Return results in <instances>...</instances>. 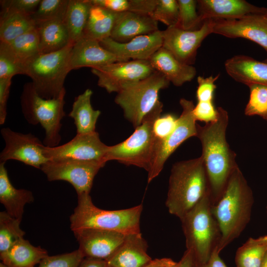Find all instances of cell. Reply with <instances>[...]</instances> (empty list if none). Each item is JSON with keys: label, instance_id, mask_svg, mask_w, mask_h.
<instances>
[{"label": "cell", "instance_id": "6da1fadb", "mask_svg": "<svg viewBox=\"0 0 267 267\" xmlns=\"http://www.w3.org/2000/svg\"><path fill=\"white\" fill-rule=\"evenodd\" d=\"M216 121L203 126L197 124V136L202 145V155L206 169L212 205L221 196L235 169L238 167L236 154L226 139L228 115L218 107Z\"/></svg>", "mask_w": 267, "mask_h": 267}, {"label": "cell", "instance_id": "7a4b0ae2", "mask_svg": "<svg viewBox=\"0 0 267 267\" xmlns=\"http://www.w3.org/2000/svg\"><path fill=\"white\" fill-rule=\"evenodd\" d=\"M253 203L252 191L238 166L230 175L220 198L212 205V212L221 232L217 245L219 253L245 229L250 220Z\"/></svg>", "mask_w": 267, "mask_h": 267}, {"label": "cell", "instance_id": "3957f363", "mask_svg": "<svg viewBox=\"0 0 267 267\" xmlns=\"http://www.w3.org/2000/svg\"><path fill=\"white\" fill-rule=\"evenodd\" d=\"M209 191L202 157L179 161L171 169L165 205L180 219Z\"/></svg>", "mask_w": 267, "mask_h": 267}, {"label": "cell", "instance_id": "277c9868", "mask_svg": "<svg viewBox=\"0 0 267 267\" xmlns=\"http://www.w3.org/2000/svg\"><path fill=\"white\" fill-rule=\"evenodd\" d=\"M77 196V205L70 217V228L73 231L94 228L115 231L125 235L141 232L142 204L126 209L106 210L94 205L89 193Z\"/></svg>", "mask_w": 267, "mask_h": 267}, {"label": "cell", "instance_id": "5b68a950", "mask_svg": "<svg viewBox=\"0 0 267 267\" xmlns=\"http://www.w3.org/2000/svg\"><path fill=\"white\" fill-rule=\"evenodd\" d=\"M162 108L163 104L159 101L130 136L120 143L109 146L105 161L116 160L126 165L143 168L148 172L161 140L154 133V125L161 116Z\"/></svg>", "mask_w": 267, "mask_h": 267}, {"label": "cell", "instance_id": "8992f818", "mask_svg": "<svg viewBox=\"0 0 267 267\" xmlns=\"http://www.w3.org/2000/svg\"><path fill=\"white\" fill-rule=\"evenodd\" d=\"M210 191L181 219L186 249L195 263H206L219 244L221 232L212 212Z\"/></svg>", "mask_w": 267, "mask_h": 267}, {"label": "cell", "instance_id": "52a82bcc", "mask_svg": "<svg viewBox=\"0 0 267 267\" xmlns=\"http://www.w3.org/2000/svg\"><path fill=\"white\" fill-rule=\"evenodd\" d=\"M73 44L62 49L39 53L24 63V74L29 76L38 95L44 99L57 98L65 89L64 83L72 70L70 55Z\"/></svg>", "mask_w": 267, "mask_h": 267}, {"label": "cell", "instance_id": "ba28073f", "mask_svg": "<svg viewBox=\"0 0 267 267\" xmlns=\"http://www.w3.org/2000/svg\"><path fill=\"white\" fill-rule=\"evenodd\" d=\"M65 94L64 89L57 98L44 99L38 95L32 82L24 86L20 97L23 114L29 124H40L43 128L45 131L43 144L45 146H58L61 140L60 131L61 121L65 116Z\"/></svg>", "mask_w": 267, "mask_h": 267}, {"label": "cell", "instance_id": "9c48e42d", "mask_svg": "<svg viewBox=\"0 0 267 267\" xmlns=\"http://www.w3.org/2000/svg\"><path fill=\"white\" fill-rule=\"evenodd\" d=\"M169 84L163 75L155 71L144 79L124 86L117 93L115 102L123 110L125 118L136 128L159 101L160 90Z\"/></svg>", "mask_w": 267, "mask_h": 267}, {"label": "cell", "instance_id": "30bf717a", "mask_svg": "<svg viewBox=\"0 0 267 267\" xmlns=\"http://www.w3.org/2000/svg\"><path fill=\"white\" fill-rule=\"evenodd\" d=\"M106 162L71 159L48 160L41 171L48 181L64 180L70 183L77 194L89 193L94 178Z\"/></svg>", "mask_w": 267, "mask_h": 267}, {"label": "cell", "instance_id": "8fae6325", "mask_svg": "<svg viewBox=\"0 0 267 267\" xmlns=\"http://www.w3.org/2000/svg\"><path fill=\"white\" fill-rule=\"evenodd\" d=\"M179 103L182 113L177 120L173 131L160 140L155 160L148 172V183L159 175L167 160L183 142L197 136V124L193 113L195 105L192 101L185 98L180 99Z\"/></svg>", "mask_w": 267, "mask_h": 267}, {"label": "cell", "instance_id": "7c38bea8", "mask_svg": "<svg viewBox=\"0 0 267 267\" xmlns=\"http://www.w3.org/2000/svg\"><path fill=\"white\" fill-rule=\"evenodd\" d=\"M98 78L97 84L108 92H118L126 85L144 79L155 70L148 60L117 61L91 68Z\"/></svg>", "mask_w": 267, "mask_h": 267}, {"label": "cell", "instance_id": "4fadbf2b", "mask_svg": "<svg viewBox=\"0 0 267 267\" xmlns=\"http://www.w3.org/2000/svg\"><path fill=\"white\" fill-rule=\"evenodd\" d=\"M0 133L5 146L0 154V163L15 160L40 169L48 161L43 154L44 144L31 133L24 134L8 128H2Z\"/></svg>", "mask_w": 267, "mask_h": 267}, {"label": "cell", "instance_id": "5bb4252c", "mask_svg": "<svg viewBox=\"0 0 267 267\" xmlns=\"http://www.w3.org/2000/svg\"><path fill=\"white\" fill-rule=\"evenodd\" d=\"M212 33V19H207L196 30H185L177 26L162 31V47L179 61L189 65L195 62L197 51L203 41Z\"/></svg>", "mask_w": 267, "mask_h": 267}, {"label": "cell", "instance_id": "9a60e30c", "mask_svg": "<svg viewBox=\"0 0 267 267\" xmlns=\"http://www.w3.org/2000/svg\"><path fill=\"white\" fill-rule=\"evenodd\" d=\"M109 146L100 140L95 131L87 134H77L68 142L50 147L43 146L44 155L48 160L71 159L82 160L105 161Z\"/></svg>", "mask_w": 267, "mask_h": 267}, {"label": "cell", "instance_id": "2e32d148", "mask_svg": "<svg viewBox=\"0 0 267 267\" xmlns=\"http://www.w3.org/2000/svg\"><path fill=\"white\" fill-rule=\"evenodd\" d=\"M212 33L229 38H244L262 46L267 52V15L251 14L236 19H211Z\"/></svg>", "mask_w": 267, "mask_h": 267}, {"label": "cell", "instance_id": "e0dca14e", "mask_svg": "<svg viewBox=\"0 0 267 267\" xmlns=\"http://www.w3.org/2000/svg\"><path fill=\"white\" fill-rule=\"evenodd\" d=\"M105 49L116 56L122 61L131 60H148L162 47V31L136 37L125 43H119L110 37L100 42Z\"/></svg>", "mask_w": 267, "mask_h": 267}, {"label": "cell", "instance_id": "ac0fdd59", "mask_svg": "<svg viewBox=\"0 0 267 267\" xmlns=\"http://www.w3.org/2000/svg\"><path fill=\"white\" fill-rule=\"evenodd\" d=\"M79 249L85 258L106 260L124 240L126 235L112 230L85 228L73 231Z\"/></svg>", "mask_w": 267, "mask_h": 267}, {"label": "cell", "instance_id": "d6986e66", "mask_svg": "<svg viewBox=\"0 0 267 267\" xmlns=\"http://www.w3.org/2000/svg\"><path fill=\"white\" fill-rule=\"evenodd\" d=\"M117 61H122L102 46L99 41L85 36L73 44L70 51L71 70L96 68Z\"/></svg>", "mask_w": 267, "mask_h": 267}, {"label": "cell", "instance_id": "ffe728a7", "mask_svg": "<svg viewBox=\"0 0 267 267\" xmlns=\"http://www.w3.org/2000/svg\"><path fill=\"white\" fill-rule=\"evenodd\" d=\"M197 7L203 21L210 19H236L249 14L267 12V8L244 0H199Z\"/></svg>", "mask_w": 267, "mask_h": 267}, {"label": "cell", "instance_id": "44dd1931", "mask_svg": "<svg viewBox=\"0 0 267 267\" xmlns=\"http://www.w3.org/2000/svg\"><path fill=\"white\" fill-rule=\"evenodd\" d=\"M148 245L140 233L126 235L121 245L105 260L107 267H142L151 260Z\"/></svg>", "mask_w": 267, "mask_h": 267}, {"label": "cell", "instance_id": "7402d4cb", "mask_svg": "<svg viewBox=\"0 0 267 267\" xmlns=\"http://www.w3.org/2000/svg\"><path fill=\"white\" fill-rule=\"evenodd\" d=\"M158 22L149 15L125 12L118 13L110 38L119 43L159 30Z\"/></svg>", "mask_w": 267, "mask_h": 267}, {"label": "cell", "instance_id": "603a6c76", "mask_svg": "<svg viewBox=\"0 0 267 267\" xmlns=\"http://www.w3.org/2000/svg\"><path fill=\"white\" fill-rule=\"evenodd\" d=\"M148 61L155 71L161 73L175 86L179 87L191 81L196 74L194 67L180 62L163 47L155 52Z\"/></svg>", "mask_w": 267, "mask_h": 267}, {"label": "cell", "instance_id": "cb8c5ba5", "mask_svg": "<svg viewBox=\"0 0 267 267\" xmlns=\"http://www.w3.org/2000/svg\"><path fill=\"white\" fill-rule=\"evenodd\" d=\"M224 67L227 74L235 81L248 86L267 85V63L244 55L234 56L226 60Z\"/></svg>", "mask_w": 267, "mask_h": 267}, {"label": "cell", "instance_id": "d4e9b609", "mask_svg": "<svg viewBox=\"0 0 267 267\" xmlns=\"http://www.w3.org/2000/svg\"><path fill=\"white\" fill-rule=\"evenodd\" d=\"M4 164L0 163V202L9 215L21 222L24 206L34 201V196L30 190L13 186Z\"/></svg>", "mask_w": 267, "mask_h": 267}, {"label": "cell", "instance_id": "484cf974", "mask_svg": "<svg viewBox=\"0 0 267 267\" xmlns=\"http://www.w3.org/2000/svg\"><path fill=\"white\" fill-rule=\"evenodd\" d=\"M36 26L39 34L40 53L57 51L71 43L63 18L36 22Z\"/></svg>", "mask_w": 267, "mask_h": 267}, {"label": "cell", "instance_id": "4316f807", "mask_svg": "<svg viewBox=\"0 0 267 267\" xmlns=\"http://www.w3.org/2000/svg\"><path fill=\"white\" fill-rule=\"evenodd\" d=\"M47 256L46 250L33 246L23 237L15 241L6 252L0 254V258L8 267H35Z\"/></svg>", "mask_w": 267, "mask_h": 267}, {"label": "cell", "instance_id": "83f0119b", "mask_svg": "<svg viewBox=\"0 0 267 267\" xmlns=\"http://www.w3.org/2000/svg\"><path fill=\"white\" fill-rule=\"evenodd\" d=\"M92 91L87 89L75 99L68 116L74 120L77 134H87L95 132L97 119L101 112L94 110L90 99Z\"/></svg>", "mask_w": 267, "mask_h": 267}, {"label": "cell", "instance_id": "f1b7e54d", "mask_svg": "<svg viewBox=\"0 0 267 267\" xmlns=\"http://www.w3.org/2000/svg\"><path fill=\"white\" fill-rule=\"evenodd\" d=\"M118 12L92 4L84 36L99 42L110 37Z\"/></svg>", "mask_w": 267, "mask_h": 267}, {"label": "cell", "instance_id": "f546056e", "mask_svg": "<svg viewBox=\"0 0 267 267\" xmlns=\"http://www.w3.org/2000/svg\"><path fill=\"white\" fill-rule=\"evenodd\" d=\"M36 27L32 16L12 10H1L0 40L9 44Z\"/></svg>", "mask_w": 267, "mask_h": 267}, {"label": "cell", "instance_id": "4dcf8cb0", "mask_svg": "<svg viewBox=\"0 0 267 267\" xmlns=\"http://www.w3.org/2000/svg\"><path fill=\"white\" fill-rule=\"evenodd\" d=\"M91 6L90 0H69L64 21L71 43L84 36Z\"/></svg>", "mask_w": 267, "mask_h": 267}, {"label": "cell", "instance_id": "1f68e13d", "mask_svg": "<svg viewBox=\"0 0 267 267\" xmlns=\"http://www.w3.org/2000/svg\"><path fill=\"white\" fill-rule=\"evenodd\" d=\"M267 252V235L249 238L236 252V267H260Z\"/></svg>", "mask_w": 267, "mask_h": 267}, {"label": "cell", "instance_id": "d6a6232c", "mask_svg": "<svg viewBox=\"0 0 267 267\" xmlns=\"http://www.w3.org/2000/svg\"><path fill=\"white\" fill-rule=\"evenodd\" d=\"M92 4L121 13L131 12L150 15L157 0H90Z\"/></svg>", "mask_w": 267, "mask_h": 267}, {"label": "cell", "instance_id": "836d02e7", "mask_svg": "<svg viewBox=\"0 0 267 267\" xmlns=\"http://www.w3.org/2000/svg\"><path fill=\"white\" fill-rule=\"evenodd\" d=\"M8 44L17 57L25 63L40 53V38L36 26Z\"/></svg>", "mask_w": 267, "mask_h": 267}, {"label": "cell", "instance_id": "e575fe53", "mask_svg": "<svg viewBox=\"0 0 267 267\" xmlns=\"http://www.w3.org/2000/svg\"><path fill=\"white\" fill-rule=\"evenodd\" d=\"M19 222L6 211L0 213V254L8 250L25 232L20 227Z\"/></svg>", "mask_w": 267, "mask_h": 267}, {"label": "cell", "instance_id": "d590c367", "mask_svg": "<svg viewBox=\"0 0 267 267\" xmlns=\"http://www.w3.org/2000/svg\"><path fill=\"white\" fill-rule=\"evenodd\" d=\"M178 21L176 26L185 30H196L200 29L204 21L197 11V0H178Z\"/></svg>", "mask_w": 267, "mask_h": 267}, {"label": "cell", "instance_id": "8d00e7d4", "mask_svg": "<svg viewBox=\"0 0 267 267\" xmlns=\"http://www.w3.org/2000/svg\"><path fill=\"white\" fill-rule=\"evenodd\" d=\"M17 74H24V63L8 44L0 42V79H11Z\"/></svg>", "mask_w": 267, "mask_h": 267}, {"label": "cell", "instance_id": "74e56055", "mask_svg": "<svg viewBox=\"0 0 267 267\" xmlns=\"http://www.w3.org/2000/svg\"><path fill=\"white\" fill-rule=\"evenodd\" d=\"M250 97L245 108L247 116L258 115L264 119L267 116V85L250 84Z\"/></svg>", "mask_w": 267, "mask_h": 267}, {"label": "cell", "instance_id": "f35d334b", "mask_svg": "<svg viewBox=\"0 0 267 267\" xmlns=\"http://www.w3.org/2000/svg\"><path fill=\"white\" fill-rule=\"evenodd\" d=\"M69 0H41L32 15L35 23L57 18H64Z\"/></svg>", "mask_w": 267, "mask_h": 267}, {"label": "cell", "instance_id": "ab89813d", "mask_svg": "<svg viewBox=\"0 0 267 267\" xmlns=\"http://www.w3.org/2000/svg\"><path fill=\"white\" fill-rule=\"evenodd\" d=\"M178 4L176 0H157L150 16L168 27L176 26L178 21Z\"/></svg>", "mask_w": 267, "mask_h": 267}, {"label": "cell", "instance_id": "60d3db41", "mask_svg": "<svg viewBox=\"0 0 267 267\" xmlns=\"http://www.w3.org/2000/svg\"><path fill=\"white\" fill-rule=\"evenodd\" d=\"M85 256L78 249L72 252L55 256H47L37 267H79Z\"/></svg>", "mask_w": 267, "mask_h": 267}, {"label": "cell", "instance_id": "b9f144b4", "mask_svg": "<svg viewBox=\"0 0 267 267\" xmlns=\"http://www.w3.org/2000/svg\"><path fill=\"white\" fill-rule=\"evenodd\" d=\"M219 76L220 74L215 77L211 76L206 78L202 76L197 77L196 97L198 101H213L214 91L217 88L215 82Z\"/></svg>", "mask_w": 267, "mask_h": 267}, {"label": "cell", "instance_id": "7bdbcfd3", "mask_svg": "<svg viewBox=\"0 0 267 267\" xmlns=\"http://www.w3.org/2000/svg\"><path fill=\"white\" fill-rule=\"evenodd\" d=\"M41 0H2L1 10H12L32 16Z\"/></svg>", "mask_w": 267, "mask_h": 267}, {"label": "cell", "instance_id": "ee69618b", "mask_svg": "<svg viewBox=\"0 0 267 267\" xmlns=\"http://www.w3.org/2000/svg\"><path fill=\"white\" fill-rule=\"evenodd\" d=\"M196 121L204 122L206 124L213 122L218 118V110L213 101H198L193 110Z\"/></svg>", "mask_w": 267, "mask_h": 267}, {"label": "cell", "instance_id": "f6af8a7d", "mask_svg": "<svg viewBox=\"0 0 267 267\" xmlns=\"http://www.w3.org/2000/svg\"><path fill=\"white\" fill-rule=\"evenodd\" d=\"M177 120L171 114L158 118L154 125V132L157 137L161 139L167 137L174 130Z\"/></svg>", "mask_w": 267, "mask_h": 267}, {"label": "cell", "instance_id": "bcb514c9", "mask_svg": "<svg viewBox=\"0 0 267 267\" xmlns=\"http://www.w3.org/2000/svg\"><path fill=\"white\" fill-rule=\"evenodd\" d=\"M11 79H0V124L4 123L7 115L6 106Z\"/></svg>", "mask_w": 267, "mask_h": 267}, {"label": "cell", "instance_id": "7dc6e473", "mask_svg": "<svg viewBox=\"0 0 267 267\" xmlns=\"http://www.w3.org/2000/svg\"><path fill=\"white\" fill-rule=\"evenodd\" d=\"M220 253L218 251L217 246H216L210 258L206 263L197 264L194 261L193 267H227L220 257Z\"/></svg>", "mask_w": 267, "mask_h": 267}, {"label": "cell", "instance_id": "c3c4849f", "mask_svg": "<svg viewBox=\"0 0 267 267\" xmlns=\"http://www.w3.org/2000/svg\"><path fill=\"white\" fill-rule=\"evenodd\" d=\"M178 262H175L171 258H163L152 260L142 267H178Z\"/></svg>", "mask_w": 267, "mask_h": 267}, {"label": "cell", "instance_id": "681fc988", "mask_svg": "<svg viewBox=\"0 0 267 267\" xmlns=\"http://www.w3.org/2000/svg\"><path fill=\"white\" fill-rule=\"evenodd\" d=\"M79 267H107L104 260L85 258Z\"/></svg>", "mask_w": 267, "mask_h": 267}, {"label": "cell", "instance_id": "f907efd6", "mask_svg": "<svg viewBox=\"0 0 267 267\" xmlns=\"http://www.w3.org/2000/svg\"><path fill=\"white\" fill-rule=\"evenodd\" d=\"M194 257L192 252L186 249L180 260L178 262V267H193Z\"/></svg>", "mask_w": 267, "mask_h": 267}, {"label": "cell", "instance_id": "816d5d0a", "mask_svg": "<svg viewBox=\"0 0 267 267\" xmlns=\"http://www.w3.org/2000/svg\"><path fill=\"white\" fill-rule=\"evenodd\" d=\"M260 267H267V252L264 257L263 262Z\"/></svg>", "mask_w": 267, "mask_h": 267}, {"label": "cell", "instance_id": "f5cc1de1", "mask_svg": "<svg viewBox=\"0 0 267 267\" xmlns=\"http://www.w3.org/2000/svg\"><path fill=\"white\" fill-rule=\"evenodd\" d=\"M0 267H8L6 266H5L4 264H3L2 263H0Z\"/></svg>", "mask_w": 267, "mask_h": 267}, {"label": "cell", "instance_id": "db71d44e", "mask_svg": "<svg viewBox=\"0 0 267 267\" xmlns=\"http://www.w3.org/2000/svg\"><path fill=\"white\" fill-rule=\"evenodd\" d=\"M265 119L267 121V116L266 117V118Z\"/></svg>", "mask_w": 267, "mask_h": 267}, {"label": "cell", "instance_id": "11a10c76", "mask_svg": "<svg viewBox=\"0 0 267 267\" xmlns=\"http://www.w3.org/2000/svg\"><path fill=\"white\" fill-rule=\"evenodd\" d=\"M265 62L267 63V59L266 60Z\"/></svg>", "mask_w": 267, "mask_h": 267}, {"label": "cell", "instance_id": "9f6ffc18", "mask_svg": "<svg viewBox=\"0 0 267 267\" xmlns=\"http://www.w3.org/2000/svg\"><path fill=\"white\" fill-rule=\"evenodd\" d=\"M266 15H267V13H266Z\"/></svg>", "mask_w": 267, "mask_h": 267}]
</instances>
